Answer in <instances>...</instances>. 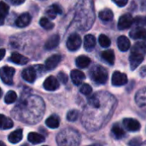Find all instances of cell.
<instances>
[{"instance_id": "cell-31", "label": "cell", "mask_w": 146, "mask_h": 146, "mask_svg": "<svg viewBox=\"0 0 146 146\" xmlns=\"http://www.w3.org/2000/svg\"><path fill=\"white\" fill-rule=\"evenodd\" d=\"M16 99H17V95H16L15 92H14V91H9L7 92V94L5 95L4 102L7 104H13L14 102H15Z\"/></svg>"}, {"instance_id": "cell-19", "label": "cell", "mask_w": 146, "mask_h": 146, "mask_svg": "<svg viewBox=\"0 0 146 146\" xmlns=\"http://www.w3.org/2000/svg\"><path fill=\"white\" fill-rule=\"evenodd\" d=\"M136 103L141 109L146 110V88L139 91L136 94Z\"/></svg>"}, {"instance_id": "cell-8", "label": "cell", "mask_w": 146, "mask_h": 146, "mask_svg": "<svg viewBox=\"0 0 146 146\" xmlns=\"http://www.w3.org/2000/svg\"><path fill=\"white\" fill-rule=\"evenodd\" d=\"M133 23V18L130 14L122 15L118 21V28L120 30H125L129 28Z\"/></svg>"}, {"instance_id": "cell-16", "label": "cell", "mask_w": 146, "mask_h": 146, "mask_svg": "<svg viewBox=\"0 0 146 146\" xmlns=\"http://www.w3.org/2000/svg\"><path fill=\"white\" fill-rule=\"evenodd\" d=\"M9 60L15 63L17 65H25L28 62V58L24 56L23 55L17 53V52H14L11 54V56H9Z\"/></svg>"}, {"instance_id": "cell-47", "label": "cell", "mask_w": 146, "mask_h": 146, "mask_svg": "<svg viewBox=\"0 0 146 146\" xmlns=\"http://www.w3.org/2000/svg\"><path fill=\"white\" fill-rule=\"evenodd\" d=\"M44 146H47V145H44Z\"/></svg>"}, {"instance_id": "cell-10", "label": "cell", "mask_w": 146, "mask_h": 146, "mask_svg": "<svg viewBox=\"0 0 146 146\" xmlns=\"http://www.w3.org/2000/svg\"><path fill=\"white\" fill-rule=\"evenodd\" d=\"M123 125L127 128V130H128L130 132H137L141 127V125L139 122V121H137L136 119H133V118L124 119Z\"/></svg>"}, {"instance_id": "cell-1", "label": "cell", "mask_w": 146, "mask_h": 146, "mask_svg": "<svg viewBox=\"0 0 146 146\" xmlns=\"http://www.w3.org/2000/svg\"><path fill=\"white\" fill-rule=\"evenodd\" d=\"M44 108V103L40 97L27 96L13 110L12 115L18 121L33 124L43 117Z\"/></svg>"}, {"instance_id": "cell-17", "label": "cell", "mask_w": 146, "mask_h": 146, "mask_svg": "<svg viewBox=\"0 0 146 146\" xmlns=\"http://www.w3.org/2000/svg\"><path fill=\"white\" fill-rule=\"evenodd\" d=\"M59 42H60V36L58 34H54L47 39L44 44V48L49 50H53L58 46Z\"/></svg>"}, {"instance_id": "cell-40", "label": "cell", "mask_w": 146, "mask_h": 146, "mask_svg": "<svg viewBox=\"0 0 146 146\" xmlns=\"http://www.w3.org/2000/svg\"><path fill=\"white\" fill-rule=\"evenodd\" d=\"M140 75L142 77H145L146 76V66L142 67V68L140 69Z\"/></svg>"}, {"instance_id": "cell-21", "label": "cell", "mask_w": 146, "mask_h": 146, "mask_svg": "<svg viewBox=\"0 0 146 146\" xmlns=\"http://www.w3.org/2000/svg\"><path fill=\"white\" fill-rule=\"evenodd\" d=\"M117 45L120 50L121 51H127L129 50L131 46L130 40L126 36H120L117 39Z\"/></svg>"}, {"instance_id": "cell-23", "label": "cell", "mask_w": 146, "mask_h": 146, "mask_svg": "<svg viewBox=\"0 0 146 146\" xmlns=\"http://www.w3.org/2000/svg\"><path fill=\"white\" fill-rule=\"evenodd\" d=\"M103 60L109 63L110 65H113L115 63V52L112 50H106L102 52L101 55Z\"/></svg>"}, {"instance_id": "cell-24", "label": "cell", "mask_w": 146, "mask_h": 146, "mask_svg": "<svg viewBox=\"0 0 146 146\" xmlns=\"http://www.w3.org/2000/svg\"><path fill=\"white\" fill-rule=\"evenodd\" d=\"M27 139L31 144L38 145V144H41L44 141V137L37 133H30L27 136Z\"/></svg>"}, {"instance_id": "cell-5", "label": "cell", "mask_w": 146, "mask_h": 146, "mask_svg": "<svg viewBox=\"0 0 146 146\" xmlns=\"http://www.w3.org/2000/svg\"><path fill=\"white\" fill-rule=\"evenodd\" d=\"M81 38L78 33H72L67 40V47L70 51H75L81 45Z\"/></svg>"}, {"instance_id": "cell-20", "label": "cell", "mask_w": 146, "mask_h": 146, "mask_svg": "<svg viewBox=\"0 0 146 146\" xmlns=\"http://www.w3.org/2000/svg\"><path fill=\"white\" fill-rule=\"evenodd\" d=\"M46 13L50 19H55L57 16V15L62 14V9L60 7L59 4L54 3V4L50 5V7L47 9Z\"/></svg>"}, {"instance_id": "cell-30", "label": "cell", "mask_w": 146, "mask_h": 146, "mask_svg": "<svg viewBox=\"0 0 146 146\" xmlns=\"http://www.w3.org/2000/svg\"><path fill=\"white\" fill-rule=\"evenodd\" d=\"M39 24H40V26L44 28V29H45V30H51L53 27H54V23L53 22H51L48 18H46V17H42L41 19H40V21H39Z\"/></svg>"}, {"instance_id": "cell-34", "label": "cell", "mask_w": 146, "mask_h": 146, "mask_svg": "<svg viewBox=\"0 0 146 146\" xmlns=\"http://www.w3.org/2000/svg\"><path fill=\"white\" fill-rule=\"evenodd\" d=\"M80 92L83 94V95H86V96H88L90 95L92 92V88L90 85L88 84H82V86H80Z\"/></svg>"}, {"instance_id": "cell-13", "label": "cell", "mask_w": 146, "mask_h": 146, "mask_svg": "<svg viewBox=\"0 0 146 146\" xmlns=\"http://www.w3.org/2000/svg\"><path fill=\"white\" fill-rule=\"evenodd\" d=\"M62 60V56L60 55H53L50 56L44 63V68L46 70H52L57 67L59 62Z\"/></svg>"}, {"instance_id": "cell-2", "label": "cell", "mask_w": 146, "mask_h": 146, "mask_svg": "<svg viewBox=\"0 0 146 146\" xmlns=\"http://www.w3.org/2000/svg\"><path fill=\"white\" fill-rule=\"evenodd\" d=\"M58 146H78L80 143V135L74 128H65L56 136Z\"/></svg>"}, {"instance_id": "cell-22", "label": "cell", "mask_w": 146, "mask_h": 146, "mask_svg": "<svg viewBox=\"0 0 146 146\" xmlns=\"http://www.w3.org/2000/svg\"><path fill=\"white\" fill-rule=\"evenodd\" d=\"M45 124L48 127H50L51 129L57 128L60 125V118L56 115H51L50 116H49L46 119Z\"/></svg>"}, {"instance_id": "cell-25", "label": "cell", "mask_w": 146, "mask_h": 146, "mask_svg": "<svg viewBox=\"0 0 146 146\" xmlns=\"http://www.w3.org/2000/svg\"><path fill=\"white\" fill-rule=\"evenodd\" d=\"M14 126V123L11 119L6 117L3 115H0V129L2 130H7L12 128Z\"/></svg>"}, {"instance_id": "cell-42", "label": "cell", "mask_w": 146, "mask_h": 146, "mask_svg": "<svg viewBox=\"0 0 146 146\" xmlns=\"http://www.w3.org/2000/svg\"><path fill=\"white\" fill-rule=\"evenodd\" d=\"M4 18H5V17H4L3 15L0 14V26H2V25L4 23Z\"/></svg>"}, {"instance_id": "cell-27", "label": "cell", "mask_w": 146, "mask_h": 146, "mask_svg": "<svg viewBox=\"0 0 146 146\" xmlns=\"http://www.w3.org/2000/svg\"><path fill=\"white\" fill-rule=\"evenodd\" d=\"M9 141L11 144H17L22 139V130L17 129L9 135Z\"/></svg>"}, {"instance_id": "cell-46", "label": "cell", "mask_w": 146, "mask_h": 146, "mask_svg": "<svg viewBox=\"0 0 146 146\" xmlns=\"http://www.w3.org/2000/svg\"><path fill=\"white\" fill-rule=\"evenodd\" d=\"M22 146H28V145H23Z\"/></svg>"}, {"instance_id": "cell-43", "label": "cell", "mask_w": 146, "mask_h": 146, "mask_svg": "<svg viewBox=\"0 0 146 146\" xmlns=\"http://www.w3.org/2000/svg\"><path fill=\"white\" fill-rule=\"evenodd\" d=\"M0 146H6V145H5V144H4L3 142L0 141Z\"/></svg>"}, {"instance_id": "cell-32", "label": "cell", "mask_w": 146, "mask_h": 146, "mask_svg": "<svg viewBox=\"0 0 146 146\" xmlns=\"http://www.w3.org/2000/svg\"><path fill=\"white\" fill-rule=\"evenodd\" d=\"M98 42H99V44L104 47V48H107V47H110L111 42H110V39L108 36L104 35V34H101L98 38Z\"/></svg>"}, {"instance_id": "cell-35", "label": "cell", "mask_w": 146, "mask_h": 146, "mask_svg": "<svg viewBox=\"0 0 146 146\" xmlns=\"http://www.w3.org/2000/svg\"><path fill=\"white\" fill-rule=\"evenodd\" d=\"M9 6L3 1H0V14L5 17L9 14Z\"/></svg>"}, {"instance_id": "cell-37", "label": "cell", "mask_w": 146, "mask_h": 146, "mask_svg": "<svg viewBox=\"0 0 146 146\" xmlns=\"http://www.w3.org/2000/svg\"><path fill=\"white\" fill-rule=\"evenodd\" d=\"M141 145V138H134L129 142V146H140Z\"/></svg>"}, {"instance_id": "cell-45", "label": "cell", "mask_w": 146, "mask_h": 146, "mask_svg": "<svg viewBox=\"0 0 146 146\" xmlns=\"http://www.w3.org/2000/svg\"><path fill=\"white\" fill-rule=\"evenodd\" d=\"M2 93H3V92H2V90H1V88H0V98L2 97Z\"/></svg>"}, {"instance_id": "cell-15", "label": "cell", "mask_w": 146, "mask_h": 146, "mask_svg": "<svg viewBox=\"0 0 146 146\" xmlns=\"http://www.w3.org/2000/svg\"><path fill=\"white\" fill-rule=\"evenodd\" d=\"M31 20H32L31 15H30L28 13H23V14H21V15L16 19V21H15V25H16V27H21V28L26 27H27V26L30 24Z\"/></svg>"}, {"instance_id": "cell-11", "label": "cell", "mask_w": 146, "mask_h": 146, "mask_svg": "<svg viewBox=\"0 0 146 146\" xmlns=\"http://www.w3.org/2000/svg\"><path fill=\"white\" fill-rule=\"evenodd\" d=\"M130 37L133 39H141L146 44V29L143 27H136L130 32Z\"/></svg>"}, {"instance_id": "cell-12", "label": "cell", "mask_w": 146, "mask_h": 146, "mask_svg": "<svg viewBox=\"0 0 146 146\" xmlns=\"http://www.w3.org/2000/svg\"><path fill=\"white\" fill-rule=\"evenodd\" d=\"M59 86L60 85L57 79L55 78L54 76H49L48 78H46V80L44 82V88L46 91H50V92H54L57 90L59 88Z\"/></svg>"}, {"instance_id": "cell-4", "label": "cell", "mask_w": 146, "mask_h": 146, "mask_svg": "<svg viewBox=\"0 0 146 146\" xmlns=\"http://www.w3.org/2000/svg\"><path fill=\"white\" fill-rule=\"evenodd\" d=\"M15 70L14 68L4 66L0 68V79L6 85H12L13 84V78L15 75Z\"/></svg>"}, {"instance_id": "cell-33", "label": "cell", "mask_w": 146, "mask_h": 146, "mask_svg": "<svg viewBox=\"0 0 146 146\" xmlns=\"http://www.w3.org/2000/svg\"><path fill=\"white\" fill-rule=\"evenodd\" d=\"M78 118H79V111L76 110H72L67 114V120L68 121L74 122V121H77Z\"/></svg>"}, {"instance_id": "cell-28", "label": "cell", "mask_w": 146, "mask_h": 146, "mask_svg": "<svg viewBox=\"0 0 146 146\" xmlns=\"http://www.w3.org/2000/svg\"><path fill=\"white\" fill-rule=\"evenodd\" d=\"M98 16L103 21H110L114 17V14H113L111 9H103V10H101L99 12Z\"/></svg>"}, {"instance_id": "cell-18", "label": "cell", "mask_w": 146, "mask_h": 146, "mask_svg": "<svg viewBox=\"0 0 146 146\" xmlns=\"http://www.w3.org/2000/svg\"><path fill=\"white\" fill-rule=\"evenodd\" d=\"M96 45V38L92 34H87L84 38V48L87 51H92Z\"/></svg>"}, {"instance_id": "cell-41", "label": "cell", "mask_w": 146, "mask_h": 146, "mask_svg": "<svg viewBox=\"0 0 146 146\" xmlns=\"http://www.w3.org/2000/svg\"><path fill=\"white\" fill-rule=\"evenodd\" d=\"M4 56H5V50L0 49V61L4 57Z\"/></svg>"}, {"instance_id": "cell-6", "label": "cell", "mask_w": 146, "mask_h": 146, "mask_svg": "<svg viewBox=\"0 0 146 146\" xmlns=\"http://www.w3.org/2000/svg\"><path fill=\"white\" fill-rule=\"evenodd\" d=\"M145 55L139 53V52H133L131 51V55L129 56V61H130V67L132 70L136 69L140 63L144 61V57Z\"/></svg>"}, {"instance_id": "cell-26", "label": "cell", "mask_w": 146, "mask_h": 146, "mask_svg": "<svg viewBox=\"0 0 146 146\" xmlns=\"http://www.w3.org/2000/svg\"><path fill=\"white\" fill-rule=\"evenodd\" d=\"M76 66L80 68H86L91 63V59L86 56H80L75 60Z\"/></svg>"}, {"instance_id": "cell-36", "label": "cell", "mask_w": 146, "mask_h": 146, "mask_svg": "<svg viewBox=\"0 0 146 146\" xmlns=\"http://www.w3.org/2000/svg\"><path fill=\"white\" fill-rule=\"evenodd\" d=\"M57 77H58V80H59L62 84H66V83L68 82V75H67L65 73H63V72H60V73L58 74Z\"/></svg>"}, {"instance_id": "cell-7", "label": "cell", "mask_w": 146, "mask_h": 146, "mask_svg": "<svg viewBox=\"0 0 146 146\" xmlns=\"http://www.w3.org/2000/svg\"><path fill=\"white\" fill-rule=\"evenodd\" d=\"M111 82H112V85L115 86H124L127 83V74H123V73L115 71L112 75Z\"/></svg>"}, {"instance_id": "cell-3", "label": "cell", "mask_w": 146, "mask_h": 146, "mask_svg": "<svg viewBox=\"0 0 146 146\" xmlns=\"http://www.w3.org/2000/svg\"><path fill=\"white\" fill-rule=\"evenodd\" d=\"M91 79L98 85H104L108 80V71L100 65H95L90 70Z\"/></svg>"}, {"instance_id": "cell-38", "label": "cell", "mask_w": 146, "mask_h": 146, "mask_svg": "<svg viewBox=\"0 0 146 146\" xmlns=\"http://www.w3.org/2000/svg\"><path fill=\"white\" fill-rule=\"evenodd\" d=\"M113 2L119 7H124L127 3L128 0H113Z\"/></svg>"}, {"instance_id": "cell-39", "label": "cell", "mask_w": 146, "mask_h": 146, "mask_svg": "<svg viewBox=\"0 0 146 146\" xmlns=\"http://www.w3.org/2000/svg\"><path fill=\"white\" fill-rule=\"evenodd\" d=\"M9 1L14 5H20V4H22L26 0H9Z\"/></svg>"}, {"instance_id": "cell-29", "label": "cell", "mask_w": 146, "mask_h": 146, "mask_svg": "<svg viewBox=\"0 0 146 146\" xmlns=\"http://www.w3.org/2000/svg\"><path fill=\"white\" fill-rule=\"evenodd\" d=\"M111 132H112L113 135L115 136V138L117 139H121L125 136V131L118 124H115L113 126V127L111 129Z\"/></svg>"}, {"instance_id": "cell-9", "label": "cell", "mask_w": 146, "mask_h": 146, "mask_svg": "<svg viewBox=\"0 0 146 146\" xmlns=\"http://www.w3.org/2000/svg\"><path fill=\"white\" fill-rule=\"evenodd\" d=\"M21 76L24 80H26L29 83L34 82L36 80V77H37V70H36L35 67H28V68L23 69V71L21 73Z\"/></svg>"}, {"instance_id": "cell-44", "label": "cell", "mask_w": 146, "mask_h": 146, "mask_svg": "<svg viewBox=\"0 0 146 146\" xmlns=\"http://www.w3.org/2000/svg\"><path fill=\"white\" fill-rule=\"evenodd\" d=\"M90 146H103V145H99V144H95V145H90Z\"/></svg>"}, {"instance_id": "cell-14", "label": "cell", "mask_w": 146, "mask_h": 146, "mask_svg": "<svg viewBox=\"0 0 146 146\" xmlns=\"http://www.w3.org/2000/svg\"><path fill=\"white\" fill-rule=\"evenodd\" d=\"M70 76H71V80L73 81V83L75 85V86H80L81 85V83L84 81V80L86 79V75L85 74L80 71V70H78V69H74L71 71V74H70Z\"/></svg>"}]
</instances>
